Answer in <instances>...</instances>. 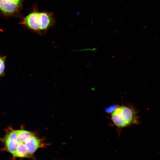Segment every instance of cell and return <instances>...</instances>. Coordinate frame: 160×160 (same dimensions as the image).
Wrapping results in <instances>:
<instances>
[{
    "label": "cell",
    "mask_w": 160,
    "mask_h": 160,
    "mask_svg": "<svg viewBox=\"0 0 160 160\" xmlns=\"http://www.w3.org/2000/svg\"><path fill=\"white\" fill-rule=\"evenodd\" d=\"M55 23V18L52 13L39 12L35 7L30 13L23 18L19 24L41 35L45 34Z\"/></svg>",
    "instance_id": "6da1fadb"
},
{
    "label": "cell",
    "mask_w": 160,
    "mask_h": 160,
    "mask_svg": "<svg viewBox=\"0 0 160 160\" xmlns=\"http://www.w3.org/2000/svg\"><path fill=\"white\" fill-rule=\"evenodd\" d=\"M135 108L130 105L119 106L111 113V119L119 128L126 127L131 124H138L140 117Z\"/></svg>",
    "instance_id": "7a4b0ae2"
},
{
    "label": "cell",
    "mask_w": 160,
    "mask_h": 160,
    "mask_svg": "<svg viewBox=\"0 0 160 160\" xmlns=\"http://www.w3.org/2000/svg\"><path fill=\"white\" fill-rule=\"evenodd\" d=\"M25 0H0V12L4 16L18 15Z\"/></svg>",
    "instance_id": "3957f363"
},
{
    "label": "cell",
    "mask_w": 160,
    "mask_h": 160,
    "mask_svg": "<svg viewBox=\"0 0 160 160\" xmlns=\"http://www.w3.org/2000/svg\"><path fill=\"white\" fill-rule=\"evenodd\" d=\"M2 141L4 145V150L11 153L14 157L18 142L16 130L9 127Z\"/></svg>",
    "instance_id": "277c9868"
},
{
    "label": "cell",
    "mask_w": 160,
    "mask_h": 160,
    "mask_svg": "<svg viewBox=\"0 0 160 160\" xmlns=\"http://www.w3.org/2000/svg\"><path fill=\"white\" fill-rule=\"evenodd\" d=\"M25 145L29 153L32 156L39 148L43 146L42 141L34 135L25 143Z\"/></svg>",
    "instance_id": "5b68a950"
},
{
    "label": "cell",
    "mask_w": 160,
    "mask_h": 160,
    "mask_svg": "<svg viewBox=\"0 0 160 160\" xmlns=\"http://www.w3.org/2000/svg\"><path fill=\"white\" fill-rule=\"evenodd\" d=\"M32 155L29 153L25 145V143H22L18 141L17 149L14 158H29Z\"/></svg>",
    "instance_id": "8992f818"
},
{
    "label": "cell",
    "mask_w": 160,
    "mask_h": 160,
    "mask_svg": "<svg viewBox=\"0 0 160 160\" xmlns=\"http://www.w3.org/2000/svg\"><path fill=\"white\" fill-rule=\"evenodd\" d=\"M18 141L19 142L25 143L33 135L32 132L21 129L16 130Z\"/></svg>",
    "instance_id": "52a82bcc"
},
{
    "label": "cell",
    "mask_w": 160,
    "mask_h": 160,
    "mask_svg": "<svg viewBox=\"0 0 160 160\" xmlns=\"http://www.w3.org/2000/svg\"><path fill=\"white\" fill-rule=\"evenodd\" d=\"M6 56H0V77L3 76L5 74V61Z\"/></svg>",
    "instance_id": "ba28073f"
},
{
    "label": "cell",
    "mask_w": 160,
    "mask_h": 160,
    "mask_svg": "<svg viewBox=\"0 0 160 160\" xmlns=\"http://www.w3.org/2000/svg\"><path fill=\"white\" fill-rule=\"evenodd\" d=\"M119 106L117 104H113L106 107L104 109V111L108 113H111Z\"/></svg>",
    "instance_id": "9c48e42d"
}]
</instances>
